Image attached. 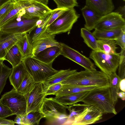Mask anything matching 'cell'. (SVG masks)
Returning <instances> with one entry per match:
<instances>
[{"label": "cell", "mask_w": 125, "mask_h": 125, "mask_svg": "<svg viewBox=\"0 0 125 125\" xmlns=\"http://www.w3.org/2000/svg\"><path fill=\"white\" fill-rule=\"evenodd\" d=\"M60 83L63 85L95 86L101 88L110 87L108 75L101 71L97 70L77 71Z\"/></svg>", "instance_id": "1"}, {"label": "cell", "mask_w": 125, "mask_h": 125, "mask_svg": "<svg viewBox=\"0 0 125 125\" xmlns=\"http://www.w3.org/2000/svg\"><path fill=\"white\" fill-rule=\"evenodd\" d=\"M81 102L95 106L103 114H117L112 101L110 87L99 88L89 91Z\"/></svg>", "instance_id": "2"}, {"label": "cell", "mask_w": 125, "mask_h": 125, "mask_svg": "<svg viewBox=\"0 0 125 125\" xmlns=\"http://www.w3.org/2000/svg\"><path fill=\"white\" fill-rule=\"evenodd\" d=\"M28 73L36 83H43L58 72L52 65L44 63L31 56L26 57L22 61Z\"/></svg>", "instance_id": "3"}, {"label": "cell", "mask_w": 125, "mask_h": 125, "mask_svg": "<svg viewBox=\"0 0 125 125\" xmlns=\"http://www.w3.org/2000/svg\"><path fill=\"white\" fill-rule=\"evenodd\" d=\"M79 17L74 9H69L48 26L46 31L54 35L66 32L69 34Z\"/></svg>", "instance_id": "4"}, {"label": "cell", "mask_w": 125, "mask_h": 125, "mask_svg": "<svg viewBox=\"0 0 125 125\" xmlns=\"http://www.w3.org/2000/svg\"><path fill=\"white\" fill-rule=\"evenodd\" d=\"M120 53L115 54L106 53L102 51L93 50L89 58L101 71L108 75L116 71L118 67Z\"/></svg>", "instance_id": "5"}, {"label": "cell", "mask_w": 125, "mask_h": 125, "mask_svg": "<svg viewBox=\"0 0 125 125\" xmlns=\"http://www.w3.org/2000/svg\"><path fill=\"white\" fill-rule=\"evenodd\" d=\"M27 95L20 93L13 88L2 96L0 102L16 115H23L26 114Z\"/></svg>", "instance_id": "6"}, {"label": "cell", "mask_w": 125, "mask_h": 125, "mask_svg": "<svg viewBox=\"0 0 125 125\" xmlns=\"http://www.w3.org/2000/svg\"><path fill=\"white\" fill-rule=\"evenodd\" d=\"M40 18L38 17L24 18L18 13L16 17L4 26L0 31L13 34L27 33L36 26Z\"/></svg>", "instance_id": "7"}, {"label": "cell", "mask_w": 125, "mask_h": 125, "mask_svg": "<svg viewBox=\"0 0 125 125\" xmlns=\"http://www.w3.org/2000/svg\"><path fill=\"white\" fill-rule=\"evenodd\" d=\"M59 46L61 49V55L81 66L85 70H97L94 64L89 58L63 43L60 42Z\"/></svg>", "instance_id": "8"}, {"label": "cell", "mask_w": 125, "mask_h": 125, "mask_svg": "<svg viewBox=\"0 0 125 125\" xmlns=\"http://www.w3.org/2000/svg\"><path fill=\"white\" fill-rule=\"evenodd\" d=\"M67 106L52 97L45 98L40 110L47 121L67 114Z\"/></svg>", "instance_id": "9"}, {"label": "cell", "mask_w": 125, "mask_h": 125, "mask_svg": "<svg viewBox=\"0 0 125 125\" xmlns=\"http://www.w3.org/2000/svg\"><path fill=\"white\" fill-rule=\"evenodd\" d=\"M125 28V19L117 13L112 11L102 16L96 24L94 29L105 30Z\"/></svg>", "instance_id": "10"}, {"label": "cell", "mask_w": 125, "mask_h": 125, "mask_svg": "<svg viewBox=\"0 0 125 125\" xmlns=\"http://www.w3.org/2000/svg\"><path fill=\"white\" fill-rule=\"evenodd\" d=\"M27 95L26 114L40 111L44 98L46 96L42 83H36L33 89Z\"/></svg>", "instance_id": "11"}, {"label": "cell", "mask_w": 125, "mask_h": 125, "mask_svg": "<svg viewBox=\"0 0 125 125\" xmlns=\"http://www.w3.org/2000/svg\"><path fill=\"white\" fill-rule=\"evenodd\" d=\"M46 29L38 36L32 43V57L35 56L40 52L49 47L59 46L60 42L55 39V35L49 33Z\"/></svg>", "instance_id": "12"}, {"label": "cell", "mask_w": 125, "mask_h": 125, "mask_svg": "<svg viewBox=\"0 0 125 125\" xmlns=\"http://www.w3.org/2000/svg\"><path fill=\"white\" fill-rule=\"evenodd\" d=\"M103 114L97 108L88 105L72 125H85L93 124L102 118Z\"/></svg>", "instance_id": "13"}, {"label": "cell", "mask_w": 125, "mask_h": 125, "mask_svg": "<svg viewBox=\"0 0 125 125\" xmlns=\"http://www.w3.org/2000/svg\"><path fill=\"white\" fill-rule=\"evenodd\" d=\"M47 5L35 1L31 5L22 9L19 14L24 18H31L44 17L52 11Z\"/></svg>", "instance_id": "14"}, {"label": "cell", "mask_w": 125, "mask_h": 125, "mask_svg": "<svg viewBox=\"0 0 125 125\" xmlns=\"http://www.w3.org/2000/svg\"><path fill=\"white\" fill-rule=\"evenodd\" d=\"M26 33L13 34L0 31V60H5L9 50Z\"/></svg>", "instance_id": "15"}, {"label": "cell", "mask_w": 125, "mask_h": 125, "mask_svg": "<svg viewBox=\"0 0 125 125\" xmlns=\"http://www.w3.org/2000/svg\"><path fill=\"white\" fill-rule=\"evenodd\" d=\"M102 16L112 12L115 6L112 0H86V5Z\"/></svg>", "instance_id": "16"}, {"label": "cell", "mask_w": 125, "mask_h": 125, "mask_svg": "<svg viewBox=\"0 0 125 125\" xmlns=\"http://www.w3.org/2000/svg\"><path fill=\"white\" fill-rule=\"evenodd\" d=\"M34 2L27 0L16 1L13 8L4 17L0 19V30L4 26L16 17L21 10L31 5Z\"/></svg>", "instance_id": "17"}, {"label": "cell", "mask_w": 125, "mask_h": 125, "mask_svg": "<svg viewBox=\"0 0 125 125\" xmlns=\"http://www.w3.org/2000/svg\"><path fill=\"white\" fill-rule=\"evenodd\" d=\"M61 49L59 46H54L47 48L33 57L46 63L52 65L55 59L61 55Z\"/></svg>", "instance_id": "18"}, {"label": "cell", "mask_w": 125, "mask_h": 125, "mask_svg": "<svg viewBox=\"0 0 125 125\" xmlns=\"http://www.w3.org/2000/svg\"><path fill=\"white\" fill-rule=\"evenodd\" d=\"M28 73L22 61L16 66L12 67L9 77L10 84L14 89L16 90L18 88Z\"/></svg>", "instance_id": "19"}, {"label": "cell", "mask_w": 125, "mask_h": 125, "mask_svg": "<svg viewBox=\"0 0 125 125\" xmlns=\"http://www.w3.org/2000/svg\"><path fill=\"white\" fill-rule=\"evenodd\" d=\"M81 10L85 21V28L90 31L94 29L96 24L102 16L93 9L86 5Z\"/></svg>", "instance_id": "20"}, {"label": "cell", "mask_w": 125, "mask_h": 125, "mask_svg": "<svg viewBox=\"0 0 125 125\" xmlns=\"http://www.w3.org/2000/svg\"><path fill=\"white\" fill-rule=\"evenodd\" d=\"M77 71V70H71L70 69L59 70L42 83L44 92L50 85L61 83Z\"/></svg>", "instance_id": "21"}, {"label": "cell", "mask_w": 125, "mask_h": 125, "mask_svg": "<svg viewBox=\"0 0 125 125\" xmlns=\"http://www.w3.org/2000/svg\"><path fill=\"white\" fill-rule=\"evenodd\" d=\"M89 91L67 94L54 98L56 100L65 105H71L81 101Z\"/></svg>", "instance_id": "22"}, {"label": "cell", "mask_w": 125, "mask_h": 125, "mask_svg": "<svg viewBox=\"0 0 125 125\" xmlns=\"http://www.w3.org/2000/svg\"><path fill=\"white\" fill-rule=\"evenodd\" d=\"M101 88L95 86H83L72 84L63 85L62 87L55 95L58 96L70 94L79 93L86 91H90Z\"/></svg>", "instance_id": "23"}, {"label": "cell", "mask_w": 125, "mask_h": 125, "mask_svg": "<svg viewBox=\"0 0 125 125\" xmlns=\"http://www.w3.org/2000/svg\"><path fill=\"white\" fill-rule=\"evenodd\" d=\"M52 12L44 17L40 18L36 26L27 34L29 42L31 45L38 36L46 28L45 24L51 15Z\"/></svg>", "instance_id": "24"}, {"label": "cell", "mask_w": 125, "mask_h": 125, "mask_svg": "<svg viewBox=\"0 0 125 125\" xmlns=\"http://www.w3.org/2000/svg\"><path fill=\"white\" fill-rule=\"evenodd\" d=\"M110 84V88L112 103L115 105L118 99L117 93L119 89V84L121 80L116 73H111L108 75Z\"/></svg>", "instance_id": "25"}, {"label": "cell", "mask_w": 125, "mask_h": 125, "mask_svg": "<svg viewBox=\"0 0 125 125\" xmlns=\"http://www.w3.org/2000/svg\"><path fill=\"white\" fill-rule=\"evenodd\" d=\"M124 28L105 30L95 29L92 33L97 40H115L120 35Z\"/></svg>", "instance_id": "26"}, {"label": "cell", "mask_w": 125, "mask_h": 125, "mask_svg": "<svg viewBox=\"0 0 125 125\" xmlns=\"http://www.w3.org/2000/svg\"><path fill=\"white\" fill-rule=\"evenodd\" d=\"M23 58L18 47L15 44L7 53L5 56V59L9 62L13 67L20 64L22 61Z\"/></svg>", "instance_id": "27"}, {"label": "cell", "mask_w": 125, "mask_h": 125, "mask_svg": "<svg viewBox=\"0 0 125 125\" xmlns=\"http://www.w3.org/2000/svg\"><path fill=\"white\" fill-rule=\"evenodd\" d=\"M81 35L84 42L93 50L101 51L99 47L97 40L90 31L85 28H82L81 29Z\"/></svg>", "instance_id": "28"}, {"label": "cell", "mask_w": 125, "mask_h": 125, "mask_svg": "<svg viewBox=\"0 0 125 125\" xmlns=\"http://www.w3.org/2000/svg\"><path fill=\"white\" fill-rule=\"evenodd\" d=\"M43 118L44 116L40 111H31L21 115V125H38L40 120Z\"/></svg>", "instance_id": "29"}, {"label": "cell", "mask_w": 125, "mask_h": 125, "mask_svg": "<svg viewBox=\"0 0 125 125\" xmlns=\"http://www.w3.org/2000/svg\"><path fill=\"white\" fill-rule=\"evenodd\" d=\"M15 44L18 47L23 58L32 56V47L29 42L27 33H26Z\"/></svg>", "instance_id": "30"}, {"label": "cell", "mask_w": 125, "mask_h": 125, "mask_svg": "<svg viewBox=\"0 0 125 125\" xmlns=\"http://www.w3.org/2000/svg\"><path fill=\"white\" fill-rule=\"evenodd\" d=\"M87 105L84 104L76 103L67 106V109L69 112V114L65 125H72L75 119L82 113Z\"/></svg>", "instance_id": "31"}, {"label": "cell", "mask_w": 125, "mask_h": 125, "mask_svg": "<svg viewBox=\"0 0 125 125\" xmlns=\"http://www.w3.org/2000/svg\"><path fill=\"white\" fill-rule=\"evenodd\" d=\"M36 83L32 77L28 73L16 90L21 94L27 95L33 88Z\"/></svg>", "instance_id": "32"}, {"label": "cell", "mask_w": 125, "mask_h": 125, "mask_svg": "<svg viewBox=\"0 0 125 125\" xmlns=\"http://www.w3.org/2000/svg\"><path fill=\"white\" fill-rule=\"evenodd\" d=\"M98 46L100 50L108 54H115L117 53L116 49L118 48L115 40H114L98 39Z\"/></svg>", "instance_id": "33"}, {"label": "cell", "mask_w": 125, "mask_h": 125, "mask_svg": "<svg viewBox=\"0 0 125 125\" xmlns=\"http://www.w3.org/2000/svg\"><path fill=\"white\" fill-rule=\"evenodd\" d=\"M12 68H10L4 63L0 74V95L6 84L7 80L10 76Z\"/></svg>", "instance_id": "34"}, {"label": "cell", "mask_w": 125, "mask_h": 125, "mask_svg": "<svg viewBox=\"0 0 125 125\" xmlns=\"http://www.w3.org/2000/svg\"><path fill=\"white\" fill-rule=\"evenodd\" d=\"M57 8L71 9L79 6L77 0H53Z\"/></svg>", "instance_id": "35"}, {"label": "cell", "mask_w": 125, "mask_h": 125, "mask_svg": "<svg viewBox=\"0 0 125 125\" xmlns=\"http://www.w3.org/2000/svg\"><path fill=\"white\" fill-rule=\"evenodd\" d=\"M120 54L118 76L122 79L125 77V49H121Z\"/></svg>", "instance_id": "36"}, {"label": "cell", "mask_w": 125, "mask_h": 125, "mask_svg": "<svg viewBox=\"0 0 125 125\" xmlns=\"http://www.w3.org/2000/svg\"><path fill=\"white\" fill-rule=\"evenodd\" d=\"M16 2L9 0L0 7V19L4 17L13 8Z\"/></svg>", "instance_id": "37"}, {"label": "cell", "mask_w": 125, "mask_h": 125, "mask_svg": "<svg viewBox=\"0 0 125 125\" xmlns=\"http://www.w3.org/2000/svg\"><path fill=\"white\" fill-rule=\"evenodd\" d=\"M69 9L58 8L52 10L51 15L45 24L47 28Z\"/></svg>", "instance_id": "38"}, {"label": "cell", "mask_w": 125, "mask_h": 125, "mask_svg": "<svg viewBox=\"0 0 125 125\" xmlns=\"http://www.w3.org/2000/svg\"><path fill=\"white\" fill-rule=\"evenodd\" d=\"M67 114H64L49 121H47V125H65L68 117Z\"/></svg>", "instance_id": "39"}, {"label": "cell", "mask_w": 125, "mask_h": 125, "mask_svg": "<svg viewBox=\"0 0 125 125\" xmlns=\"http://www.w3.org/2000/svg\"><path fill=\"white\" fill-rule=\"evenodd\" d=\"M14 115V113L8 107L0 102V118H5Z\"/></svg>", "instance_id": "40"}, {"label": "cell", "mask_w": 125, "mask_h": 125, "mask_svg": "<svg viewBox=\"0 0 125 125\" xmlns=\"http://www.w3.org/2000/svg\"><path fill=\"white\" fill-rule=\"evenodd\" d=\"M63 84L60 83L52 84L44 92L46 96L50 95H55L62 86Z\"/></svg>", "instance_id": "41"}, {"label": "cell", "mask_w": 125, "mask_h": 125, "mask_svg": "<svg viewBox=\"0 0 125 125\" xmlns=\"http://www.w3.org/2000/svg\"><path fill=\"white\" fill-rule=\"evenodd\" d=\"M117 45L121 49H125V28H124L119 36L115 40Z\"/></svg>", "instance_id": "42"}, {"label": "cell", "mask_w": 125, "mask_h": 125, "mask_svg": "<svg viewBox=\"0 0 125 125\" xmlns=\"http://www.w3.org/2000/svg\"><path fill=\"white\" fill-rule=\"evenodd\" d=\"M15 123L12 120H8L5 118H0V125H14Z\"/></svg>", "instance_id": "43"}, {"label": "cell", "mask_w": 125, "mask_h": 125, "mask_svg": "<svg viewBox=\"0 0 125 125\" xmlns=\"http://www.w3.org/2000/svg\"><path fill=\"white\" fill-rule=\"evenodd\" d=\"M115 12L119 14L122 17L125 19V6H120Z\"/></svg>", "instance_id": "44"}, {"label": "cell", "mask_w": 125, "mask_h": 125, "mask_svg": "<svg viewBox=\"0 0 125 125\" xmlns=\"http://www.w3.org/2000/svg\"><path fill=\"white\" fill-rule=\"evenodd\" d=\"M119 89L123 92L125 91V79H121L120 81L119 84Z\"/></svg>", "instance_id": "45"}, {"label": "cell", "mask_w": 125, "mask_h": 125, "mask_svg": "<svg viewBox=\"0 0 125 125\" xmlns=\"http://www.w3.org/2000/svg\"><path fill=\"white\" fill-rule=\"evenodd\" d=\"M15 1H17L19 0H27L34 1L37 2L41 3L46 5H47L48 3V0H11Z\"/></svg>", "instance_id": "46"}, {"label": "cell", "mask_w": 125, "mask_h": 125, "mask_svg": "<svg viewBox=\"0 0 125 125\" xmlns=\"http://www.w3.org/2000/svg\"><path fill=\"white\" fill-rule=\"evenodd\" d=\"M21 115H16V116L13 121L15 124L21 125Z\"/></svg>", "instance_id": "47"}, {"label": "cell", "mask_w": 125, "mask_h": 125, "mask_svg": "<svg viewBox=\"0 0 125 125\" xmlns=\"http://www.w3.org/2000/svg\"><path fill=\"white\" fill-rule=\"evenodd\" d=\"M117 95L118 98H119L123 100H125V92L122 91L118 92L117 93Z\"/></svg>", "instance_id": "48"}, {"label": "cell", "mask_w": 125, "mask_h": 125, "mask_svg": "<svg viewBox=\"0 0 125 125\" xmlns=\"http://www.w3.org/2000/svg\"><path fill=\"white\" fill-rule=\"evenodd\" d=\"M4 60H0V74L2 70L3 64V62Z\"/></svg>", "instance_id": "49"}, {"label": "cell", "mask_w": 125, "mask_h": 125, "mask_svg": "<svg viewBox=\"0 0 125 125\" xmlns=\"http://www.w3.org/2000/svg\"><path fill=\"white\" fill-rule=\"evenodd\" d=\"M9 0H0V7Z\"/></svg>", "instance_id": "50"}, {"label": "cell", "mask_w": 125, "mask_h": 125, "mask_svg": "<svg viewBox=\"0 0 125 125\" xmlns=\"http://www.w3.org/2000/svg\"><path fill=\"white\" fill-rule=\"evenodd\" d=\"M123 0L124 1H125V0Z\"/></svg>", "instance_id": "51"}]
</instances>
